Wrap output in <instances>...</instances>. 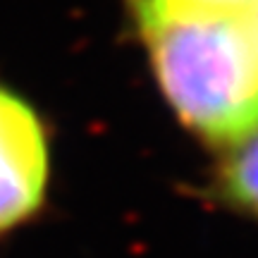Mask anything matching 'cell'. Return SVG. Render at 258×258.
<instances>
[{
    "instance_id": "obj_2",
    "label": "cell",
    "mask_w": 258,
    "mask_h": 258,
    "mask_svg": "<svg viewBox=\"0 0 258 258\" xmlns=\"http://www.w3.org/2000/svg\"><path fill=\"white\" fill-rule=\"evenodd\" d=\"M48 184V141L36 110L0 86V234L34 215Z\"/></svg>"
},
{
    "instance_id": "obj_4",
    "label": "cell",
    "mask_w": 258,
    "mask_h": 258,
    "mask_svg": "<svg viewBox=\"0 0 258 258\" xmlns=\"http://www.w3.org/2000/svg\"><path fill=\"white\" fill-rule=\"evenodd\" d=\"M227 160L220 172V186L232 203L258 215V132Z\"/></svg>"
},
{
    "instance_id": "obj_1",
    "label": "cell",
    "mask_w": 258,
    "mask_h": 258,
    "mask_svg": "<svg viewBox=\"0 0 258 258\" xmlns=\"http://www.w3.org/2000/svg\"><path fill=\"white\" fill-rule=\"evenodd\" d=\"M153 72L184 124L211 144L258 132V12L144 29Z\"/></svg>"
},
{
    "instance_id": "obj_3",
    "label": "cell",
    "mask_w": 258,
    "mask_h": 258,
    "mask_svg": "<svg viewBox=\"0 0 258 258\" xmlns=\"http://www.w3.org/2000/svg\"><path fill=\"white\" fill-rule=\"evenodd\" d=\"M129 3L141 31L177 19L258 12V0H129Z\"/></svg>"
}]
</instances>
